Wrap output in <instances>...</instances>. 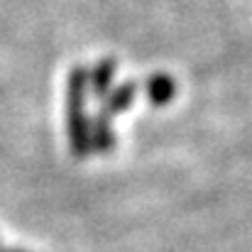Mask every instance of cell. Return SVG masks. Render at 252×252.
<instances>
[{"mask_svg": "<svg viewBox=\"0 0 252 252\" xmlns=\"http://www.w3.org/2000/svg\"><path fill=\"white\" fill-rule=\"evenodd\" d=\"M88 98V71L74 69L66 81V135L74 157L84 159L91 152V120L86 113Z\"/></svg>", "mask_w": 252, "mask_h": 252, "instance_id": "1", "label": "cell"}, {"mask_svg": "<svg viewBox=\"0 0 252 252\" xmlns=\"http://www.w3.org/2000/svg\"><path fill=\"white\" fill-rule=\"evenodd\" d=\"M145 91H147V98L152 105H167L176 95V81L169 74H155L145 84Z\"/></svg>", "mask_w": 252, "mask_h": 252, "instance_id": "4", "label": "cell"}, {"mask_svg": "<svg viewBox=\"0 0 252 252\" xmlns=\"http://www.w3.org/2000/svg\"><path fill=\"white\" fill-rule=\"evenodd\" d=\"M115 147V132L110 127V118L98 113L91 120V150L95 152H110Z\"/></svg>", "mask_w": 252, "mask_h": 252, "instance_id": "5", "label": "cell"}, {"mask_svg": "<svg viewBox=\"0 0 252 252\" xmlns=\"http://www.w3.org/2000/svg\"><path fill=\"white\" fill-rule=\"evenodd\" d=\"M135 95H137V84L127 81V84H120V88H110V93L103 98V108L100 113L103 115H118V113H125L132 103H135Z\"/></svg>", "mask_w": 252, "mask_h": 252, "instance_id": "3", "label": "cell"}, {"mask_svg": "<svg viewBox=\"0 0 252 252\" xmlns=\"http://www.w3.org/2000/svg\"><path fill=\"white\" fill-rule=\"evenodd\" d=\"M0 252H25V250H12V248H2Z\"/></svg>", "mask_w": 252, "mask_h": 252, "instance_id": "6", "label": "cell"}, {"mask_svg": "<svg viewBox=\"0 0 252 252\" xmlns=\"http://www.w3.org/2000/svg\"><path fill=\"white\" fill-rule=\"evenodd\" d=\"M113 76H115V62L113 59H100L91 71H88V88L95 100H103L110 88H113Z\"/></svg>", "mask_w": 252, "mask_h": 252, "instance_id": "2", "label": "cell"}, {"mask_svg": "<svg viewBox=\"0 0 252 252\" xmlns=\"http://www.w3.org/2000/svg\"><path fill=\"white\" fill-rule=\"evenodd\" d=\"M0 250H2V248H0Z\"/></svg>", "mask_w": 252, "mask_h": 252, "instance_id": "7", "label": "cell"}]
</instances>
